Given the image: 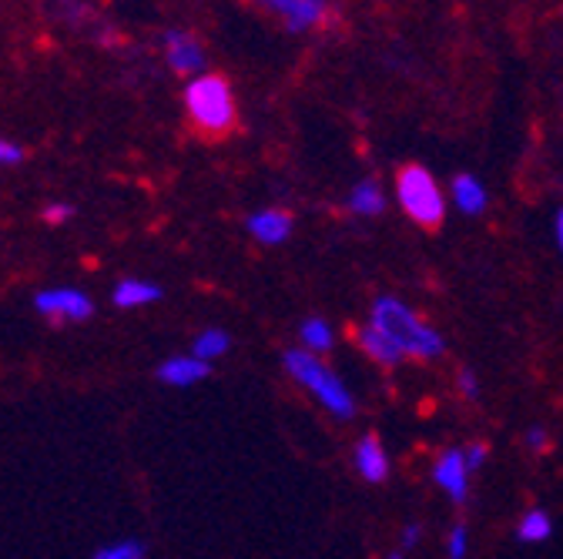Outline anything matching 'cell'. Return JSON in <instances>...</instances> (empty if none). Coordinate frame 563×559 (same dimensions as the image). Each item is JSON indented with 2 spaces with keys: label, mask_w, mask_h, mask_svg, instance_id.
<instances>
[{
  "label": "cell",
  "mask_w": 563,
  "mask_h": 559,
  "mask_svg": "<svg viewBox=\"0 0 563 559\" xmlns=\"http://www.w3.org/2000/svg\"><path fill=\"white\" fill-rule=\"evenodd\" d=\"M369 325H376L383 335H389L399 353L406 359H419V362H437L446 353V338L422 322L402 299L396 295H379L369 309Z\"/></svg>",
  "instance_id": "6da1fadb"
},
{
  "label": "cell",
  "mask_w": 563,
  "mask_h": 559,
  "mask_svg": "<svg viewBox=\"0 0 563 559\" xmlns=\"http://www.w3.org/2000/svg\"><path fill=\"white\" fill-rule=\"evenodd\" d=\"M185 114L201 137H229L239 124L235 91L222 75H198L185 85Z\"/></svg>",
  "instance_id": "7a4b0ae2"
},
{
  "label": "cell",
  "mask_w": 563,
  "mask_h": 559,
  "mask_svg": "<svg viewBox=\"0 0 563 559\" xmlns=\"http://www.w3.org/2000/svg\"><path fill=\"white\" fill-rule=\"evenodd\" d=\"M282 369L289 372L292 382H299L332 418L339 423H349V418H356V399L345 389V382L322 362V356H312L306 348H289L286 356H282Z\"/></svg>",
  "instance_id": "3957f363"
},
{
  "label": "cell",
  "mask_w": 563,
  "mask_h": 559,
  "mask_svg": "<svg viewBox=\"0 0 563 559\" xmlns=\"http://www.w3.org/2000/svg\"><path fill=\"white\" fill-rule=\"evenodd\" d=\"M396 201L419 228H440L446 219V194L422 165H406L396 175Z\"/></svg>",
  "instance_id": "277c9868"
},
{
  "label": "cell",
  "mask_w": 563,
  "mask_h": 559,
  "mask_svg": "<svg viewBox=\"0 0 563 559\" xmlns=\"http://www.w3.org/2000/svg\"><path fill=\"white\" fill-rule=\"evenodd\" d=\"M34 312L54 325H81L95 315V299L85 289L57 286L34 295Z\"/></svg>",
  "instance_id": "5b68a950"
},
{
  "label": "cell",
  "mask_w": 563,
  "mask_h": 559,
  "mask_svg": "<svg viewBox=\"0 0 563 559\" xmlns=\"http://www.w3.org/2000/svg\"><path fill=\"white\" fill-rule=\"evenodd\" d=\"M255 4L286 21L289 31H312L329 21V0H255Z\"/></svg>",
  "instance_id": "8992f818"
},
{
  "label": "cell",
  "mask_w": 563,
  "mask_h": 559,
  "mask_svg": "<svg viewBox=\"0 0 563 559\" xmlns=\"http://www.w3.org/2000/svg\"><path fill=\"white\" fill-rule=\"evenodd\" d=\"M165 60L175 75L181 78H198L205 75V47L195 34L188 31H165Z\"/></svg>",
  "instance_id": "52a82bcc"
},
{
  "label": "cell",
  "mask_w": 563,
  "mask_h": 559,
  "mask_svg": "<svg viewBox=\"0 0 563 559\" xmlns=\"http://www.w3.org/2000/svg\"><path fill=\"white\" fill-rule=\"evenodd\" d=\"M470 469H466V459H463V449H443L440 459L433 462V482L443 489L450 496L453 506H463L470 500Z\"/></svg>",
  "instance_id": "ba28073f"
},
{
  "label": "cell",
  "mask_w": 563,
  "mask_h": 559,
  "mask_svg": "<svg viewBox=\"0 0 563 559\" xmlns=\"http://www.w3.org/2000/svg\"><path fill=\"white\" fill-rule=\"evenodd\" d=\"M352 466H356V472L373 485L389 479L393 462H389V452H386V446H383V439L376 433H369V436H363L356 443V449H352Z\"/></svg>",
  "instance_id": "9c48e42d"
},
{
  "label": "cell",
  "mask_w": 563,
  "mask_h": 559,
  "mask_svg": "<svg viewBox=\"0 0 563 559\" xmlns=\"http://www.w3.org/2000/svg\"><path fill=\"white\" fill-rule=\"evenodd\" d=\"M245 228L258 245H282L292 235V215L282 212V208H258L249 215Z\"/></svg>",
  "instance_id": "30bf717a"
},
{
  "label": "cell",
  "mask_w": 563,
  "mask_h": 559,
  "mask_svg": "<svg viewBox=\"0 0 563 559\" xmlns=\"http://www.w3.org/2000/svg\"><path fill=\"white\" fill-rule=\"evenodd\" d=\"M208 372H211L208 362H201V359H195L191 353H185V356H168V359L158 366L155 376H158V382H165V385H172V389H191V385L205 382Z\"/></svg>",
  "instance_id": "8fae6325"
},
{
  "label": "cell",
  "mask_w": 563,
  "mask_h": 559,
  "mask_svg": "<svg viewBox=\"0 0 563 559\" xmlns=\"http://www.w3.org/2000/svg\"><path fill=\"white\" fill-rule=\"evenodd\" d=\"M162 286L158 282H148V278H121L111 292V302L124 312H134V309H148L155 302H162Z\"/></svg>",
  "instance_id": "7c38bea8"
},
{
  "label": "cell",
  "mask_w": 563,
  "mask_h": 559,
  "mask_svg": "<svg viewBox=\"0 0 563 559\" xmlns=\"http://www.w3.org/2000/svg\"><path fill=\"white\" fill-rule=\"evenodd\" d=\"M356 338H360V348L363 353L376 362V366H383V369H396L406 356L399 353V345L389 338V335H383L376 325H363L360 332H356Z\"/></svg>",
  "instance_id": "4fadbf2b"
},
{
  "label": "cell",
  "mask_w": 563,
  "mask_h": 559,
  "mask_svg": "<svg viewBox=\"0 0 563 559\" xmlns=\"http://www.w3.org/2000/svg\"><path fill=\"white\" fill-rule=\"evenodd\" d=\"M345 204H349V212H352V215H360V219H376V215L383 212V208H386V194H383L379 181L363 178L356 188L349 191Z\"/></svg>",
  "instance_id": "5bb4252c"
},
{
  "label": "cell",
  "mask_w": 563,
  "mask_h": 559,
  "mask_svg": "<svg viewBox=\"0 0 563 559\" xmlns=\"http://www.w3.org/2000/svg\"><path fill=\"white\" fill-rule=\"evenodd\" d=\"M453 201H456V208L463 215H483L486 212V204H489V194H486V188H483V181L479 178H473V175H456L453 178Z\"/></svg>",
  "instance_id": "9a60e30c"
},
{
  "label": "cell",
  "mask_w": 563,
  "mask_h": 559,
  "mask_svg": "<svg viewBox=\"0 0 563 559\" xmlns=\"http://www.w3.org/2000/svg\"><path fill=\"white\" fill-rule=\"evenodd\" d=\"M188 353H191L195 359L208 362V366H216L222 356L232 353V335H229L225 328H201V332L195 335V342H191Z\"/></svg>",
  "instance_id": "2e32d148"
},
{
  "label": "cell",
  "mask_w": 563,
  "mask_h": 559,
  "mask_svg": "<svg viewBox=\"0 0 563 559\" xmlns=\"http://www.w3.org/2000/svg\"><path fill=\"white\" fill-rule=\"evenodd\" d=\"M299 348H306V353H312V356H325V353H332V345H335V328L325 322V318H319V315H309L302 325H299Z\"/></svg>",
  "instance_id": "e0dca14e"
},
{
  "label": "cell",
  "mask_w": 563,
  "mask_h": 559,
  "mask_svg": "<svg viewBox=\"0 0 563 559\" xmlns=\"http://www.w3.org/2000/svg\"><path fill=\"white\" fill-rule=\"evenodd\" d=\"M550 536H553V519H550L547 510L533 506V510H527L520 516V523H517V539L520 543L533 546V543H547Z\"/></svg>",
  "instance_id": "ac0fdd59"
},
{
  "label": "cell",
  "mask_w": 563,
  "mask_h": 559,
  "mask_svg": "<svg viewBox=\"0 0 563 559\" xmlns=\"http://www.w3.org/2000/svg\"><path fill=\"white\" fill-rule=\"evenodd\" d=\"M145 556H148V546L141 539H118L95 552V559H145Z\"/></svg>",
  "instance_id": "d6986e66"
},
{
  "label": "cell",
  "mask_w": 563,
  "mask_h": 559,
  "mask_svg": "<svg viewBox=\"0 0 563 559\" xmlns=\"http://www.w3.org/2000/svg\"><path fill=\"white\" fill-rule=\"evenodd\" d=\"M466 552H470V529L463 523H456L450 529V536H446V556L450 559H466Z\"/></svg>",
  "instance_id": "ffe728a7"
},
{
  "label": "cell",
  "mask_w": 563,
  "mask_h": 559,
  "mask_svg": "<svg viewBox=\"0 0 563 559\" xmlns=\"http://www.w3.org/2000/svg\"><path fill=\"white\" fill-rule=\"evenodd\" d=\"M41 219H44L47 225H67L70 219H75V208L64 204V201H57V204H47V208H44Z\"/></svg>",
  "instance_id": "44dd1931"
},
{
  "label": "cell",
  "mask_w": 563,
  "mask_h": 559,
  "mask_svg": "<svg viewBox=\"0 0 563 559\" xmlns=\"http://www.w3.org/2000/svg\"><path fill=\"white\" fill-rule=\"evenodd\" d=\"M21 161H24V148L11 142V137H0V168H14Z\"/></svg>",
  "instance_id": "7402d4cb"
},
{
  "label": "cell",
  "mask_w": 563,
  "mask_h": 559,
  "mask_svg": "<svg viewBox=\"0 0 563 559\" xmlns=\"http://www.w3.org/2000/svg\"><path fill=\"white\" fill-rule=\"evenodd\" d=\"M456 389H460L463 399H479V379H476V372L473 369H463L456 376Z\"/></svg>",
  "instance_id": "603a6c76"
},
{
  "label": "cell",
  "mask_w": 563,
  "mask_h": 559,
  "mask_svg": "<svg viewBox=\"0 0 563 559\" xmlns=\"http://www.w3.org/2000/svg\"><path fill=\"white\" fill-rule=\"evenodd\" d=\"M523 443H527L530 452H543V449L550 446V433H547L543 426H530L527 436H523Z\"/></svg>",
  "instance_id": "cb8c5ba5"
},
{
  "label": "cell",
  "mask_w": 563,
  "mask_h": 559,
  "mask_svg": "<svg viewBox=\"0 0 563 559\" xmlns=\"http://www.w3.org/2000/svg\"><path fill=\"white\" fill-rule=\"evenodd\" d=\"M463 459H466V469H470V472L483 469V462H486V446H483V443H470V446L463 449Z\"/></svg>",
  "instance_id": "d4e9b609"
},
{
  "label": "cell",
  "mask_w": 563,
  "mask_h": 559,
  "mask_svg": "<svg viewBox=\"0 0 563 559\" xmlns=\"http://www.w3.org/2000/svg\"><path fill=\"white\" fill-rule=\"evenodd\" d=\"M419 539H422V526H419V523H406V526H402V536H399L402 552L416 549V546H419Z\"/></svg>",
  "instance_id": "484cf974"
},
{
  "label": "cell",
  "mask_w": 563,
  "mask_h": 559,
  "mask_svg": "<svg viewBox=\"0 0 563 559\" xmlns=\"http://www.w3.org/2000/svg\"><path fill=\"white\" fill-rule=\"evenodd\" d=\"M553 232H556V248H560V255H563V208H560V212H556Z\"/></svg>",
  "instance_id": "4316f807"
},
{
  "label": "cell",
  "mask_w": 563,
  "mask_h": 559,
  "mask_svg": "<svg viewBox=\"0 0 563 559\" xmlns=\"http://www.w3.org/2000/svg\"><path fill=\"white\" fill-rule=\"evenodd\" d=\"M386 559H402V549H396V552H389Z\"/></svg>",
  "instance_id": "83f0119b"
}]
</instances>
